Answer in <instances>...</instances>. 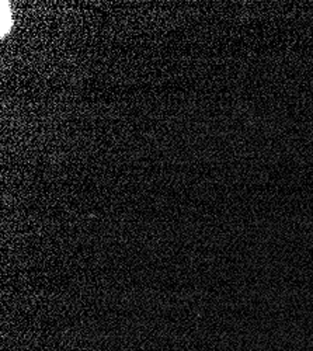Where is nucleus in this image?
Returning a JSON list of instances; mask_svg holds the SVG:
<instances>
[{
    "mask_svg": "<svg viewBox=\"0 0 313 351\" xmlns=\"http://www.w3.org/2000/svg\"><path fill=\"white\" fill-rule=\"evenodd\" d=\"M10 3L8 2H2V6H0V14H2V37H6L8 33L12 32L13 24H14V17L12 13V8L9 6Z\"/></svg>",
    "mask_w": 313,
    "mask_h": 351,
    "instance_id": "1",
    "label": "nucleus"
}]
</instances>
